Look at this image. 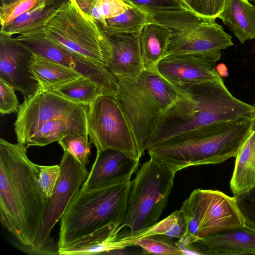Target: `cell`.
Segmentation results:
<instances>
[{
  "label": "cell",
  "mask_w": 255,
  "mask_h": 255,
  "mask_svg": "<svg viewBox=\"0 0 255 255\" xmlns=\"http://www.w3.org/2000/svg\"><path fill=\"white\" fill-rule=\"evenodd\" d=\"M218 18L241 43L255 38V6L248 0H228Z\"/></svg>",
  "instance_id": "obj_20"
},
{
  "label": "cell",
  "mask_w": 255,
  "mask_h": 255,
  "mask_svg": "<svg viewBox=\"0 0 255 255\" xmlns=\"http://www.w3.org/2000/svg\"><path fill=\"white\" fill-rule=\"evenodd\" d=\"M255 184V131H251L238 154L230 181L234 196L240 194Z\"/></svg>",
  "instance_id": "obj_22"
},
{
  "label": "cell",
  "mask_w": 255,
  "mask_h": 255,
  "mask_svg": "<svg viewBox=\"0 0 255 255\" xmlns=\"http://www.w3.org/2000/svg\"><path fill=\"white\" fill-rule=\"evenodd\" d=\"M175 173L167 164L151 158L137 169L131 181L127 210L120 228L133 235L158 222L173 186Z\"/></svg>",
  "instance_id": "obj_7"
},
{
  "label": "cell",
  "mask_w": 255,
  "mask_h": 255,
  "mask_svg": "<svg viewBox=\"0 0 255 255\" xmlns=\"http://www.w3.org/2000/svg\"><path fill=\"white\" fill-rule=\"evenodd\" d=\"M141 32H119L108 37L112 55L107 68L115 75L136 77L144 70L140 44Z\"/></svg>",
  "instance_id": "obj_18"
},
{
  "label": "cell",
  "mask_w": 255,
  "mask_h": 255,
  "mask_svg": "<svg viewBox=\"0 0 255 255\" xmlns=\"http://www.w3.org/2000/svg\"><path fill=\"white\" fill-rule=\"evenodd\" d=\"M31 71L43 87L62 84L82 76L73 69L35 54Z\"/></svg>",
  "instance_id": "obj_25"
},
{
  "label": "cell",
  "mask_w": 255,
  "mask_h": 255,
  "mask_svg": "<svg viewBox=\"0 0 255 255\" xmlns=\"http://www.w3.org/2000/svg\"><path fill=\"white\" fill-rule=\"evenodd\" d=\"M117 77L116 98L130 123L140 158L158 117L178 99L180 89L156 70L144 69L136 77Z\"/></svg>",
  "instance_id": "obj_4"
},
{
  "label": "cell",
  "mask_w": 255,
  "mask_h": 255,
  "mask_svg": "<svg viewBox=\"0 0 255 255\" xmlns=\"http://www.w3.org/2000/svg\"><path fill=\"white\" fill-rule=\"evenodd\" d=\"M218 59L198 54L169 55L158 63L157 71L176 85L223 80L216 69Z\"/></svg>",
  "instance_id": "obj_15"
},
{
  "label": "cell",
  "mask_w": 255,
  "mask_h": 255,
  "mask_svg": "<svg viewBox=\"0 0 255 255\" xmlns=\"http://www.w3.org/2000/svg\"><path fill=\"white\" fill-rule=\"evenodd\" d=\"M59 165H40L39 184L44 197L48 200L51 196L60 173Z\"/></svg>",
  "instance_id": "obj_38"
},
{
  "label": "cell",
  "mask_w": 255,
  "mask_h": 255,
  "mask_svg": "<svg viewBox=\"0 0 255 255\" xmlns=\"http://www.w3.org/2000/svg\"><path fill=\"white\" fill-rule=\"evenodd\" d=\"M251 132V120L215 122L170 138L147 149L150 158L176 174L192 166L221 163L236 157Z\"/></svg>",
  "instance_id": "obj_3"
},
{
  "label": "cell",
  "mask_w": 255,
  "mask_h": 255,
  "mask_svg": "<svg viewBox=\"0 0 255 255\" xmlns=\"http://www.w3.org/2000/svg\"><path fill=\"white\" fill-rule=\"evenodd\" d=\"M130 179L124 182L80 189L61 218L58 249L109 224L123 223L127 210Z\"/></svg>",
  "instance_id": "obj_5"
},
{
  "label": "cell",
  "mask_w": 255,
  "mask_h": 255,
  "mask_svg": "<svg viewBox=\"0 0 255 255\" xmlns=\"http://www.w3.org/2000/svg\"><path fill=\"white\" fill-rule=\"evenodd\" d=\"M184 230V219L181 211L178 210L151 227L133 235H128L126 237L130 246H134L135 241L152 235H162L179 240L182 237Z\"/></svg>",
  "instance_id": "obj_28"
},
{
  "label": "cell",
  "mask_w": 255,
  "mask_h": 255,
  "mask_svg": "<svg viewBox=\"0 0 255 255\" xmlns=\"http://www.w3.org/2000/svg\"><path fill=\"white\" fill-rule=\"evenodd\" d=\"M46 37L67 51L107 68L112 55L108 38L71 0H64L40 20Z\"/></svg>",
  "instance_id": "obj_6"
},
{
  "label": "cell",
  "mask_w": 255,
  "mask_h": 255,
  "mask_svg": "<svg viewBox=\"0 0 255 255\" xmlns=\"http://www.w3.org/2000/svg\"><path fill=\"white\" fill-rule=\"evenodd\" d=\"M235 196L248 226L255 229V184L246 191Z\"/></svg>",
  "instance_id": "obj_37"
},
{
  "label": "cell",
  "mask_w": 255,
  "mask_h": 255,
  "mask_svg": "<svg viewBox=\"0 0 255 255\" xmlns=\"http://www.w3.org/2000/svg\"><path fill=\"white\" fill-rule=\"evenodd\" d=\"M14 39L34 54L76 71L98 84L105 95L117 97L119 80L116 75L107 68L93 63L53 43L46 37L42 26L25 29L17 34Z\"/></svg>",
  "instance_id": "obj_10"
},
{
  "label": "cell",
  "mask_w": 255,
  "mask_h": 255,
  "mask_svg": "<svg viewBox=\"0 0 255 255\" xmlns=\"http://www.w3.org/2000/svg\"><path fill=\"white\" fill-rule=\"evenodd\" d=\"M16 0H0V6L9 4Z\"/></svg>",
  "instance_id": "obj_42"
},
{
  "label": "cell",
  "mask_w": 255,
  "mask_h": 255,
  "mask_svg": "<svg viewBox=\"0 0 255 255\" xmlns=\"http://www.w3.org/2000/svg\"><path fill=\"white\" fill-rule=\"evenodd\" d=\"M147 23L159 24L170 29L172 31L191 29L207 19L196 14L190 10L147 14Z\"/></svg>",
  "instance_id": "obj_30"
},
{
  "label": "cell",
  "mask_w": 255,
  "mask_h": 255,
  "mask_svg": "<svg viewBox=\"0 0 255 255\" xmlns=\"http://www.w3.org/2000/svg\"><path fill=\"white\" fill-rule=\"evenodd\" d=\"M199 239L224 230L246 225L235 196L230 197L218 190L199 189Z\"/></svg>",
  "instance_id": "obj_14"
},
{
  "label": "cell",
  "mask_w": 255,
  "mask_h": 255,
  "mask_svg": "<svg viewBox=\"0 0 255 255\" xmlns=\"http://www.w3.org/2000/svg\"><path fill=\"white\" fill-rule=\"evenodd\" d=\"M121 225L113 223L85 236L69 245L58 249L60 255H88L109 254L127 248L119 237Z\"/></svg>",
  "instance_id": "obj_19"
},
{
  "label": "cell",
  "mask_w": 255,
  "mask_h": 255,
  "mask_svg": "<svg viewBox=\"0 0 255 255\" xmlns=\"http://www.w3.org/2000/svg\"><path fill=\"white\" fill-rule=\"evenodd\" d=\"M58 142L64 151L70 152L82 165L86 166L89 163L91 143L88 136L68 135Z\"/></svg>",
  "instance_id": "obj_34"
},
{
  "label": "cell",
  "mask_w": 255,
  "mask_h": 255,
  "mask_svg": "<svg viewBox=\"0 0 255 255\" xmlns=\"http://www.w3.org/2000/svg\"><path fill=\"white\" fill-rule=\"evenodd\" d=\"M35 54L11 37L0 34V79L24 98L39 87L38 82L31 71Z\"/></svg>",
  "instance_id": "obj_13"
},
{
  "label": "cell",
  "mask_w": 255,
  "mask_h": 255,
  "mask_svg": "<svg viewBox=\"0 0 255 255\" xmlns=\"http://www.w3.org/2000/svg\"><path fill=\"white\" fill-rule=\"evenodd\" d=\"M216 69L221 77L228 75L227 68L224 64H219L216 66Z\"/></svg>",
  "instance_id": "obj_40"
},
{
  "label": "cell",
  "mask_w": 255,
  "mask_h": 255,
  "mask_svg": "<svg viewBox=\"0 0 255 255\" xmlns=\"http://www.w3.org/2000/svg\"><path fill=\"white\" fill-rule=\"evenodd\" d=\"M87 130L97 152L111 148L140 160L130 123L116 97L103 95L89 106Z\"/></svg>",
  "instance_id": "obj_8"
},
{
  "label": "cell",
  "mask_w": 255,
  "mask_h": 255,
  "mask_svg": "<svg viewBox=\"0 0 255 255\" xmlns=\"http://www.w3.org/2000/svg\"><path fill=\"white\" fill-rule=\"evenodd\" d=\"M68 135L89 136L87 128L67 121L55 119L43 123L37 130L25 141L26 147L43 146L58 141Z\"/></svg>",
  "instance_id": "obj_24"
},
{
  "label": "cell",
  "mask_w": 255,
  "mask_h": 255,
  "mask_svg": "<svg viewBox=\"0 0 255 255\" xmlns=\"http://www.w3.org/2000/svg\"><path fill=\"white\" fill-rule=\"evenodd\" d=\"M63 1L43 0L32 9L1 27L0 34L9 37L14 35L18 31L44 18Z\"/></svg>",
  "instance_id": "obj_31"
},
{
  "label": "cell",
  "mask_w": 255,
  "mask_h": 255,
  "mask_svg": "<svg viewBox=\"0 0 255 255\" xmlns=\"http://www.w3.org/2000/svg\"><path fill=\"white\" fill-rule=\"evenodd\" d=\"M178 99L158 117L147 149L194 129L222 121L251 120L255 106L235 97L220 82L185 84Z\"/></svg>",
  "instance_id": "obj_2"
},
{
  "label": "cell",
  "mask_w": 255,
  "mask_h": 255,
  "mask_svg": "<svg viewBox=\"0 0 255 255\" xmlns=\"http://www.w3.org/2000/svg\"><path fill=\"white\" fill-rule=\"evenodd\" d=\"M89 106L71 102L40 86L20 105L14 123L17 142L25 144L45 122L61 119L87 128Z\"/></svg>",
  "instance_id": "obj_9"
},
{
  "label": "cell",
  "mask_w": 255,
  "mask_h": 255,
  "mask_svg": "<svg viewBox=\"0 0 255 255\" xmlns=\"http://www.w3.org/2000/svg\"><path fill=\"white\" fill-rule=\"evenodd\" d=\"M147 21L145 13L130 5L124 12L96 23L101 32L108 37L116 33L141 32Z\"/></svg>",
  "instance_id": "obj_26"
},
{
  "label": "cell",
  "mask_w": 255,
  "mask_h": 255,
  "mask_svg": "<svg viewBox=\"0 0 255 255\" xmlns=\"http://www.w3.org/2000/svg\"><path fill=\"white\" fill-rule=\"evenodd\" d=\"M43 0H16L9 4L0 6L1 27L4 26L15 18L32 9Z\"/></svg>",
  "instance_id": "obj_36"
},
{
  "label": "cell",
  "mask_w": 255,
  "mask_h": 255,
  "mask_svg": "<svg viewBox=\"0 0 255 255\" xmlns=\"http://www.w3.org/2000/svg\"><path fill=\"white\" fill-rule=\"evenodd\" d=\"M139 159L108 148L97 152L95 161L81 189L87 190L120 183L131 179L137 171Z\"/></svg>",
  "instance_id": "obj_16"
},
{
  "label": "cell",
  "mask_w": 255,
  "mask_h": 255,
  "mask_svg": "<svg viewBox=\"0 0 255 255\" xmlns=\"http://www.w3.org/2000/svg\"><path fill=\"white\" fill-rule=\"evenodd\" d=\"M142 249V254L161 255H182L173 239L162 235L144 237L134 242V246Z\"/></svg>",
  "instance_id": "obj_32"
},
{
  "label": "cell",
  "mask_w": 255,
  "mask_h": 255,
  "mask_svg": "<svg viewBox=\"0 0 255 255\" xmlns=\"http://www.w3.org/2000/svg\"><path fill=\"white\" fill-rule=\"evenodd\" d=\"M251 131H255V116L251 120Z\"/></svg>",
  "instance_id": "obj_41"
},
{
  "label": "cell",
  "mask_w": 255,
  "mask_h": 255,
  "mask_svg": "<svg viewBox=\"0 0 255 255\" xmlns=\"http://www.w3.org/2000/svg\"><path fill=\"white\" fill-rule=\"evenodd\" d=\"M25 144L0 138V220L30 251L37 238L47 199L41 190L40 165L28 158Z\"/></svg>",
  "instance_id": "obj_1"
},
{
  "label": "cell",
  "mask_w": 255,
  "mask_h": 255,
  "mask_svg": "<svg viewBox=\"0 0 255 255\" xmlns=\"http://www.w3.org/2000/svg\"><path fill=\"white\" fill-rule=\"evenodd\" d=\"M182 1V2L184 3V4H185V1L186 0H181Z\"/></svg>",
  "instance_id": "obj_43"
},
{
  "label": "cell",
  "mask_w": 255,
  "mask_h": 255,
  "mask_svg": "<svg viewBox=\"0 0 255 255\" xmlns=\"http://www.w3.org/2000/svg\"><path fill=\"white\" fill-rule=\"evenodd\" d=\"M172 30L156 23H147L141 30L140 44L144 69L156 70L159 61L167 55Z\"/></svg>",
  "instance_id": "obj_21"
},
{
  "label": "cell",
  "mask_w": 255,
  "mask_h": 255,
  "mask_svg": "<svg viewBox=\"0 0 255 255\" xmlns=\"http://www.w3.org/2000/svg\"><path fill=\"white\" fill-rule=\"evenodd\" d=\"M228 0H186L185 5L200 17L216 19L225 8Z\"/></svg>",
  "instance_id": "obj_35"
},
{
  "label": "cell",
  "mask_w": 255,
  "mask_h": 255,
  "mask_svg": "<svg viewBox=\"0 0 255 255\" xmlns=\"http://www.w3.org/2000/svg\"><path fill=\"white\" fill-rule=\"evenodd\" d=\"M185 221V230L178 243L185 247L197 242L198 229L200 221L201 203L199 189L193 190L190 196L185 199L181 207Z\"/></svg>",
  "instance_id": "obj_27"
},
{
  "label": "cell",
  "mask_w": 255,
  "mask_h": 255,
  "mask_svg": "<svg viewBox=\"0 0 255 255\" xmlns=\"http://www.w3.org/2000/svg\"><path fill=\"white\" fill-rule=\"evenodd\" d=\"M60 173L48 199L41 227L34 247L38 253L53 240L50 233L62 218L72 198L87 178L89 172L70 152L64 150L59 164Z\"/></svg>",
  "instance_id": "obj_11"
},
{
  "label": "cell",
  "mask_w": 255,
  "mask_h": 255,
  "mask_svg": "<svg viewBox=\"0 0 255 255\" xmlns=\"http://www.w3.org/2000/svg\"><path fill=\"white\" fill-rule=\"evenodd\" d=\"M192 245L198 255H255V229L246 225L224 230Z\"/></svg>",
  "instance_id": "obj_17"
},
{
  "label": "cell",
  "mask_w": 255,
  "mask_h": 255,
  "mask_svg": "<svg viewBox=\"0 0 255 255\" xmlns=\"http://www.w3.org/2000/svg\"><path fill=\"white\" fill-rule=\"evenodd\" d=\"M71 0L95 22L115 17L130 6L123 0Z\"/></svg>",
  "instance_id": "obj_29"
},
{
  "label": "cell",
  "mask_w": 255,
  "mask_h": 255,
  "mask_svg": "<svg viewBox=\"0 0 255 255\" xmlns=\"http://www.w3.org/2000/svg\"><path fill=\"white\" fill-rule=\"evenodd\" d=\"M42 87L71 102L89 106L99 96L105 95L98 84L82 76L62 84Z\"/></svg>",
  "instance_id": "obj_23"
},
{
  "label": "cell",
  "mask_w": 255,
  "mask_h": 255,
  "mask_svg": "<svg viewBox=\"0 0 255 255\" xmlns=\"http://www.w3.org/2000/svg\"><path fill=\"white\" fill-rule=\"evenodd\" d=\"M14 91L0 79V113L1 115L18 112L20 105Z\"/></svg>",
  "instance_id": "obj_39"
},
{
  "label": "cell",
  "mask_w": 255,
  "mask_h": 255,
  "mask_svg": "<svg viewBox=\"0 0 255 255\" xmlns=\"http://www.w3.org/2000/svg\"><path fill=\"white\" fill-rule=\"evenodd\" d=\"M209 18L188 30L172 31L167 55L198 54L220 59L222 50L234 45L223 27Z\"/></svg>",
  "instance_id": "obj_12"
},
{
  "label": "cell",
  "mask_w": 255,
  "mask_h": 255,
  "mask_svg": "<svg viewBox=\"0 0 255 255\" xmlns=\"http://www.w3.org/2000/svg\"><path fill=\"white\" fill-rule=\"evenodd\" d=\"M146 14L181 11L189 9L181 0H123ZM190 10V9H189Z\"/></svg>",
  "instance_id": "obj_33"
}]
</instances>
